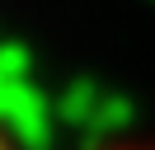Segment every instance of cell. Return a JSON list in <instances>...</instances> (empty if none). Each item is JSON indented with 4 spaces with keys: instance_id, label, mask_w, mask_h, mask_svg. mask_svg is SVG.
I'll use <instances>...</instances> for the list:
<instances>
[{
    "instance_id": "1",
    "label": "cell",
    "mask_w": 155,
    "mask_h": 150,
    "mask_svg": "<svg viewBox=\"0 0 155 150\" xmlns=\"http://www.w3.org/2000/svg\"><path fill=\"white\" fill-rule=\"evenodd\" d=\"M108 150H155L150 141H136V145H108Z\"/></svg>"
},
{
    "instance_id": "2",
    "label": "cell",
    "mask_w": 155,
    "mask_h": 150,
    "mask_svg": "<svg viewBox=\"0 0 155 150\" xmlns=\"http://www.w3.org/2000/svg\"><path fill=\"white\" fill-rule=\"evenodd\" d=\"M0 150H14V141L5 136V127H0Z\"/></svg>"
}]
</instances>
